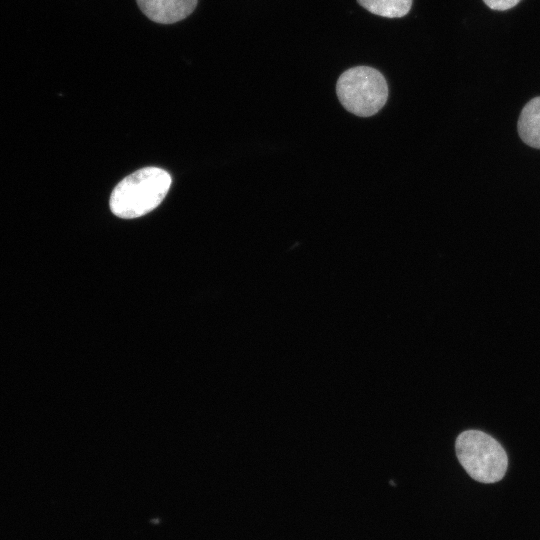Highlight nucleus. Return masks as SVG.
I'll return each instance as SVG.
<instances>
[{"label":"nucleus","mask_w":540,"mask_h":540,"mask_svg":"<svg viewBox=\"0 0 540 540\" xmlns=\"http://www.w3.org/2000/svg\"><path fill=\"white\" fill-rule=\"evenodd\" d=\"M171 186L170 174L158 167H145L125 177L113 189L110 209L124 219L143 216L163 201Z\"/></svg>","instance_id":"f257e3e1"},{"label":"nucleus","mask_w":540,"mask_h":540,"mask_svg":"<svg viewBox=\"0 0 540 540\" xmlns=\"http://www.w3.org/2000/svg\"><path fill=\"white\" fill-rule=\"evenodd\" d=\"M456 454L466 472L476 481H500L507 470L504 448L490 435L479 430H467L456 439Z\"/></svg>","instance_id":"f03ea898"},{"label":"nucleus","mask_w":540,"mask_h":540,"mask_svg":"<svg viewBox=\"0 0 540 540\" xmlns=\"http://www.w3.org/2000/svg\"><path fill=\"white\" fill-rule=\"evenodd\" d=\"M343 107L356 116L370 117L385 105L388 85L383 74L369 66H356L343 72L336 83Z\"/></svg>","instance_id":"7ed1b4c3"},{"label":"nucleus","mask_w":540,"mask_h":540,"mask_svg":"<svg viewBox=\"0 0 540 540\" xmlns=\"http://www.w3.org/2000/svg\"><path fill=\"white\" fill-rule=\"evenodd\" d=\"M140 10L152 21L171 24L189 16L197 0H136Z\"/></svg>","instance_id":"20e7f679"},{"label":"nucleus","mask_w":540,"mask_h":540,"mask_svg":"<svg viewBox=\"0 0 540 540\" xmlns=\"http://www.w3.org/2000/svg\"><path fill=\"white\" fill-rule=\"evenodd\" d=\"M518 133L527 145L540 149V97L531 99L519 116Z\"/></svg>","instance_id":"39448f33"},{"label":"nucleus","mask_w":540,"mask_h":540,"mask_svg":"<svg viewBox=\"0 0 540 540\" xmlns=\"http://www.w3.org/2000/svg\"><path fill=\"white\" fill-rule=\"evenodd\" d=\"M369 12L387 18L405 16L411 9L412 0H357Z\"/></svg>","instance_id":"423d86ee"},{"label":"nucleus","mask_w":540,"mask_h":540,"mask_svg":"<svg viewBox=\"0 0 540 540\" xmlns=\"http://www.w3.org/2000/svg\"><path fill=\"white\" fill-rule=\"evenodd\" d=\"M484 3L493 10L504 11L513 8L521 0H483Z\"/></svg>","instance_id":"0eeeda50"}]
</instances>
